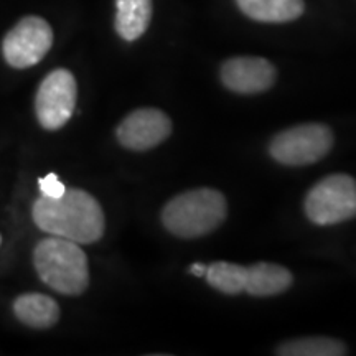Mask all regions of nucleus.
<instances>
[{
    "mask_svg": "<svg viewBox=\"0 0 356 356\" xmlns=\"http://www.w3.org/2000/svg\"><path fill=\"white\" fill-rule=\"evenodd\" d=\"M35 225L44 233L78 244L99 241L106 218L97 200L88 191L66 188L60 198L40 197L32 208Z\"/></svg>",
    "mask_w": 356,
    "mask_h": 356,
    "instance_id": "1",
    "label": "nucleus"
},
{
    "mask_svg": "<svg viewBox=\"0 0 356 356\" xmlns=\"http://www.w3.org/2000/svg\"><path fill=\"white\" fill-rule=\"evenodd\" d=\"M33 266L38 277L63 296H79L89 286V266L78 243L51 236L37 244Z\"/></svg>",
    "mask_w": 356,
    "mask_h": 356,
    "instance_id": "2",
    "label": "nucleus"
},
{
    "mask_svg": "<svg viewBox=\"0 0 356 356\" xmlns=\"http://www.w3.org/2000/svg\"><path fill=\"white\" fill-rule=\"evenodd\" d=\"M226 200L218 190L197 188L177 195L162 211L163 226L178 238H200L225 221Z\"/></svg>",
    "mask_w": 356,
    "mask_h": 356,
    "instance_id": "3",
    "label": "nucleus"
},
{
    "mask_svg": "<svg viewBox=\"0 0 356 356\" xmlns=\"http://www.w3.org/2000/svg\"><path fill=\"white\" fill-rule=\"evenodd\" d=\"M305 213L320 226L337 225L356 216V180L345 173L325 177L307 193Z\"/></svg>",
    "mask_w": 356,
    "mask_h": 356,
    "instance_id": "4",
    "label": "nucleus"
},
{
    "mask_svg": "<svg viewBox=\"0 0 356 356\" xmlns=\"http://www.w3.org/2000/svg\"><path fill=\"white\" fill-rule=\"evenodd\" d=\"M333 134L325 124H304L280 132L270 142L269 152L284 165H309L330 152Z\"/></svg>",
    "mask_w": 356,
    "mask_h": 356,
    "instance_id": "5",
    "label": "nucleus"
},
{
    "mask_svg": "<svg viewBox=\"0 0 356 356\" xmlns=\"http://www.w3.org/2000/svg\"><path fill=\"white\" fill-rule=\"evenodd\" d=\"M76 99L78 84L71 71L58 68L48 73L35 96V113L40 126L47 131L63 127L74 113Z\"/></svg>",
    "mask_w": 356,
    "mask_h": 356,
    "instance_id": "6",
    "label": "nucleus"
},
{
    "mask_svg": "<svg viewBox=\"0 0 356 356\" xmlns=\"http://www.w3.org/2000/svg\"><path fill=\"white\" fill-rule=\"evenodd\" d=\"M53 38V30L47 20L37 15L24 17L3 38V58L15 70L32 68L51 50Z\"/></svg>",
    "mask_w": 356,
    "mask_h": 356,
    "instance_id": "7",
    "label": "nucleus"
},
{
    "mask_svg": "<svg viewBox=\"0 0 356 356\" xmlns=\"http://www.w3.org/2000/svg\"><path fill=\"white\" fill-rule=\"evenodd\" d=\"M118 140L129 150H149L162 144L172 134L170 118L160 109H137L118 126Z\"/></svg>",
    "mask_w": 356,
    "mask_h": 356,
    "instance_id": "8",
    "label": "nucleus"
},
{
    "mask_svg": "<svg viewBox=\"0 0 356 356\" xmlns=\"http://www.w3.org/2000/svg\"><path fill=\"white\" fill-rule=\"evenodd\" d=\"M274 65L259 56H236L221 66V81L238 95L264 92L275 81Z\"/></svg>",
    "mask_w": 356,
    "mask_h": 356,
    "instance_id": "9",
    "label": "nucleus"
},
{
    "mask_svg": "<svg viewBox=\"0 0 356 356\" xmlns=\"http://www.w3.org/2000/svg\"><path fill=\"white\" fill-rule=\"evenodd\" d=\"M12 309L19 322L35 330H47L55 327L60 320V305L44 293H22L13 300Z\"/></svg>",
    "mask_w": 356,
    "mask_h": 356,
    "instance_id": "10",
    "label": "nucleus"
},
{
    "mask_svg": "<svg viewBox=\"0 0 356 356\" xmlns=\"http://www.w3.org/2000/svg\"><path fill=\"white\" fill-rule=\"evenodd\" d=\"M292 274L273 262H257L246 267L244 292L254 297H270L286 292L292 286Z\"/></svg>",
    "mask_w": 356,
    "mask_h": 356,
    "instance_id": "11",
    "label": "nucleus"
},
{
    "mask_svg": "<svg viewBox=\"0 0 356 356\" xmlns=\"http://www.w3.org/2000/svg\"><path fill=\"white\" fill-rule=\"evenodd\" d=\"M152 20V0H115V32L126 42H136Z\"/></svg>",
    "mask_w": 356,
    "mask_h": 356,
    "instance_id": "12",
    "label": "nucleus"
},
{
    "mask_svg": "<svg viewBox=\"0 0 356 356\" xmlns=\"http://www.w3.org/2000/svg\"><path fill=\"white\" fill-rule=\"evenodd\" d=\"M244 15L264 24L297 20L305 10L304 0H236Z\"/></svg>",
    "mask_w": 356,
    "mask_h": 356,
    "instance_id": "13",
    "label": "nucleus"
},
{
    "mask_svg": "<svg viewBox=\"0 0 356 356\" xmlns=\"http://www.w3.org/2000/svg\"><path fill=\"white\" fill-rule=\"evenodd\" d=\"M346 353L348 350L341 341L327 337L299 338L286 341L277 348V355L282 356H343Z\"/></svg>",
    "mask_w": 356,
    "mask_h": 356,
    "instance_id": "14",
    "label": "nucleus"
},
{
    "mask_svg": "<svg viewBox=\"0 0 356 356\" xmlns=\"http://www.w3.org/2000/svg\"><path fill=\"white\" fill-rule=\"evenodd\" d=\"M207 280L211 287L222 293H236L244 292V282H246V267L233 264V262H213L207 267Z\"/></svg>",
    "mask_w": 356,
    "mask_h": 356,
    "instance_id": "15",
    "label": "nucleus"
},
{
    "mask_svg": "<svg viewBox=\"0 0 356 356\" xmlns=\"http://www.w3.org/2000/svg\"><path fill=\"white\" fill-rule=\"evenodd\" d=\"M40 190H42V197L48 198H60L66 191V186L58 180L55 173H48L44 178H40Z\"/></svg>",
    "mask_w": 356,
    "mask_h": 356,
    "instance_id": "16",
    "label": "nucleus"
},
{
    "mask_svg": "<svg viewBox=\"0 0 356 356\" xmlns=\"http://www.w3.org/2000/svg\"><path fill=\"white\" fill-rule=\"evenodd\" d=\"M190 273L195 274V275H198V277H202V275L207 274V266L202 264V262H197V264H191Z\"/></svg>",
    "mask_w": 356,
    "mask_h": 356,
    "instance_id": "17",
    "label": "nucleus"
},
{
    "mask_svg": "<svg viewBox=\"0 0 356 356\" xmlns=\"http://www.w3.org/2000/svg\"><path fill=\"white\" fill-rule=\"evenodd\" d=\"M0 246H2V236H0Z\"/></svg>",
    "mask_w": 356,
    "mask_h": 356,
    "instance_id": "18",
    "label": "nucleus"
}]
</instances>
